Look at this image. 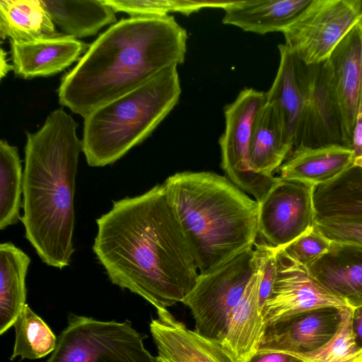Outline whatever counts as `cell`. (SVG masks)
<instances>
[{"label":"cell","mask_w":362,"mask_h":362,"mask_svg":"<svg viewBox=\"0 0 362 362\" xmlns=\"http://www.w3.org/2000/svg\"><path fill=\"white\" fill-rule=\"evenodd\" d=\"M96 223L93 250L112 284L157 310L192 291L199 269L163 184L114 201Z\"/></svg>","instance_id":"cell-1"},{"label":"cell","mask_w":362,"mask_h":362,"mask_svg":"<svg viewBox=\"0 0 362 362\" xmlns=\"http://www.w3.org/2000/svg\"><path fill=\"white\" fill-rule=\"evenodd\" d=\"M187 33L170 15L122 18L62 78L59 103L83 117L185 61Z\"/></svg>","instance_id":"cell-2"},{"label":"cell","mask_w":362,"mask_h":362,"mask_svg":"<svg viewBox=\"0 0 362 362\" xmlns=\"http://www.w3.org/2000/svg\"><path fill=\"white\" fill-rule=\"evenodd\" d=\"M78 124L59 108L35 132H26L21 218L42 262L59 269L74 252V194L82 141Z\"/></svg>","instance_id":"cell-3"},{"label":"cell","mask_w":362,"mask_h":362,"mask_svg":"<svg viewBox=\"0 0 362 362\" xmlns=\"http://www.w3.org/2000/svg\"><path fill=\"white\" fill-rule=\"evenodd\" d=\"M199 274L255 246L258 203L225 176L177 173L163 183Z\"/></svg>","instance_id":"cell-4"},{"label":"cell","mask_w":362,"mask_h":362,"mask_svg":"<svg viewBox=\"0 0 362 362\" xmlns=\"http://www.w3.org/2000/svg\"><path fill=\"white\" fill-rule=\"evenodd\" d=\"M177 66L168 67L132 90L86 115L82 152L90 167L115 163L146 139L177 103Z\"/></svg>","instance_id":"cell-5"},{"label":"cell","mask_w":362,"mask_h":362,"mask_svg":"<svg viewBox=\"0 0 362 362\" xmlns=\"http://www.w3.org/2000/svg\"><path fill=\"white\" fill-rule=\"evenodd\" d=\"M147 337L128 320L101 321L71 315L45 362H158L144 346Z\"/></svg>","instance_id":"cell-6"},{"label":"cell","mask_w":362,"mask_h":362,"mask_svg":"<svg viewBox=\"0 0 362 362\" xmlns=\"http://www.w3.org/2000/svg\"><path fill=\"white\" fill-rule=\"evenodd\" d=\"M259 267V257L254 246L213 272L199 275L182 302L191 311L197 333L220 342L233 310Z\"/></svg>","instance_id":"cell-7"},{"label":"cell","mask_w":362,"mask_h":362,"mask_svg":"<svg viewBox=\"0 0 362 362\" xmlns=\"http://www.w3.org/2000/svg\"><path fill=\"white\" fill-rule=\"evenodd\" d=\"M361 19V0H312L282 31L284 45L305 64H319Z\"/></svg>","instance_id":"cell-8"},{"label":"cell","mask_w":362,"mask_h":362,"mask_svg":"<svg viewBox=\"0 0 362 362\" xmlns=\"http://www.w3.org/2000/svg\"><path fill=\"white\" fill-rule=\"evenodd\" d=\"M267 102V94L245 88L224 108L225 130L219 139L222 169L228 178L260 202L279 177L267 176L252 170L250 144L255 117Z\"/></svg>","instance_id":"cell-9"},{"label":"cell","mask_w":362,"mask_h":362,"mask_svg":"<svg viewBox=\"0 0 362 362\" xmlns=\"http://www.w3.org/2000/svg\"><path fill=\"white\" fill-rule=\"evenodd\" d=\"M314 185L279 180L258 203V237L262 243L279 250L315 225Z\"/></svg>","instance_id":"cell-10"},{"label":"cell","mask_w":362,"mask_h":362,"mask_svg":"<svg viewBox=\"0 0 362 362\" xmlns=\"http://www.w3.org/2000/svg\"><path fill=\"white\" fill-rule=\"evenodd\" d=\"M276 259L274 283L262 310L267 327L316 308L347 307L323 288L306 267L291 259L282 249L276 250Z\"/></svg>","instance_id":"cell-11"},{"label":"cell","mask_w":362,"mask_h":362,"mask_svg":"<svg viewBox=\"0 0 362 362\" xmlns=\"http://www.w3.org/2000/svg\"><path fill=\"white\" fill-rule=\"evenodd\" d=\"M344 308H316L267 326L258 351L296 355L320 349L339 329Z\"/></svg>","instance_id":"cell-12"},{"label":"cell","mask_w":362,"mask_h":362,"mask_svg":"<svg viewBox=\"0 0 362 362\" xmlns=\"http://www.w3.org/2000/svg\"><path fill=\"white\" fill-rule=\"evenodd\" d=\"M334 145L351 148L325 62L312 65L309 95L299 139L293 151L299 148Z\"/></svg>","instance_id":"cell-13"},{"label":"cell","mask_w":362,"mask_h":362,"mask_svg":"<svg viewBox=\"0 0 362 362\" xmlns=\"http://www.w3.org/2000/svg\"><path fill=\"white\" fill-rule=\"evenodd\" d=\"M280 61L267 101L276 110L286 140L295 148L310 91L312 65L299 59L284 44L278 46Z\"/></svg>","instance_id":"cell-14"},{"label":"cell","mask_w":362,"mask_h":362,"mask_svg":"<svg viewBox=\"0 0 362 362\" xmlns=\"http://www.w3.org/2000/svg\"><path fill=\"white\" fill-rule=\"evenodd\" d=\"M150 331L158 362H234L218 341L189 329L168 309L157 310Z\"/></svg>","instance_id":"cell-15"},{"label":"cell","mask_w":362,"mask_h":362,"mask_svg":"<svg viewBox=\"0 0 362 362\" xmlns=\"http://www.w3.org/2000/svg\"><path fill=\"white\" fill-rule=\"evenodd\" d=\"M357 23L326 61L329 80L350 143L362 90V24Z\"/></svg>","instance_id":"cell-16"},{"label":"cell","mask_w":362,"mask_h":362,"mask_svg":"<svg viewBox=\"0 0 362 362\" xmlns=\"http://www.w3.org/2000/svg\"><path fill=\"white\" fill-rule=\"evenodd\" d=\"M306 267L347 306L362 305V243L332 241L327 252Z\"/></svg>","instance_id":"cell-17"},{"label":"cell","mask_w":362,"mask_h":362,"mask_svg":"<svg viewBox=\"0 0 362 362\" xmlns=\"http://www.w3.org/2000/svg\"><path fill=\"white\" fill-rule=\"evenodd\" d=\"M89 46L65 35L31 42L11 41L13 71L23 78L53 75L78 61Z\"/></svg>","instance_id":"cell-18"},{"label":"cell","mask_w":362,"mask_h":362,"mask_svg":"<svg viewBox=\"0 0 362 362\" xmlns=\"http://www.w3.org/2000/svg\"><path fill=\"white\" fill-rule=\"evenodd\" d=\"M260 278L259 267L233 310L219 342L234 362H247L257 354L267 329L259 308Z\"/></svg>","instance_id":"cell-19"},{"label":"cell","mask_w":362,"mask_h":362,"mask_svg":"<svg viewBox=\"0 0 362 362\" xmlns=\"http://www.w3.org/2000/svg\"><path fill=\"white\" fill-rule=\"evenodd\" d=\"M312 0H235L226 7L222 22L244 31L264 35L281 32Z\"/></svg>","instance_id":"cell-20"},{"label":"cell","mask_w":362,"mask_h":362,"mask_svg":"<svg viewBox=\"0 0 362 362\" xmlns=\"http://www.w3.org/2000/svg\"><path fill=\"white\" fill-rule=\"evenodd\" d=\"M354 161L352 150L342 146L299 148L278 169L279 177L316 186L334 179Z\"/></svg>","instance_id":"cell-21"},{"label":"cell","mask_w":362,"mask_h":362,"mask_svg":"<svg viewBox=\"0 0 362 362\" xmlns=\"http://www.w3.org/2000/svg\"><path fill=\"white\" fill-rule=\"evenodd\" d=\"M315 220L362 218V160L354 163L334 179L314 187Z\"/></svg>","instance_id":"cell-22"},{"label":"cell","mask_w":362,"mask_h":362,"mask_svg":"<svg viewBox=\"0 0 362 362\" xmlns=\"http://www.w3.org/2000/svg\"><path fill=\"white\" fill-rule=\"evenodd\" d=\"M292 152L284 134L280 117L269 102L258 112L254 121L250 144V163L257 173L274 176Z\"/></svg>","instance_id":"cell-23"},{"label":"cell","mask_w":362,"mask_h":362,"mask_svg":"<svg viewBox=\"0 0 362 362\" xmlns=\"http://www.w3.org/2000/svg\"><path fill=\"white\" fill-rule=\"evenodd\" d=\"M42 0H0V36L24 42L59 37Z\"/></svg>","instance_id":"cell-24"},{"label":"cell","mask_w":362,"mask_h":362,"mask_svg":"<svg viewBox=\"0 0 362 362\" xmlns=\"http://www.w3.org/2000/svg\"><path fill=\"white\" fill-rule=\"evenodd\" d=\"M30 258L10 242L0 245V334L14 325L25 307Z\"/></svg>","instance_id":"cell-25"},{"label":"cell","mask_w":362,"mask_h":362,"mask_svg":"<svg viewBox=\"0 0 362 362\" xmlns=\"http://www.w3.org/2000/svg\"><path fill=\"white\" fill-rule=\"evenodd\" d=\"M53 23L74 38L95 35L116 23L115 11L104 0H42Z\"/></svg>","instance_id":"cell-26"},{"label":"cell","mask_w":362,"mask_h":362,"mask_svg":"<svg viewBox=\"0 0 362 362\" xmlns=\"http://www.w3.org/2000/svg\"><path fill=\"white\" fill-rule=\"evenodd\" d=\"M23 172L18 148L0 141V230L21 220Z\"/></svg>","instance_id":"cell-27"},{"label":"cell","mask_w":362,"mask_h":362,"mask_svg":"<svg viewBox=\"0 0 362 362\" xmlns=\"http://www.w3.org/2000/svg\"><path fill=\"white\" fill-rule=\"evenodd\" d=\"M15 343L11 360L41 358L52 353L56 348L57 337L47 323L28 305H25L16 320Z\"/></svg>","instance_id":"cell-28"},{"label":"cell","mask_w":362,"mask_h":362,"mask_svg":"<svg viewBox=\"0 0 362 362\" xmlns=\"http://www.w3.org/2000/svg\"><path fill=\"white\" fill-rule=\"evenodd\" d=\"M351 315L352 308H344L339 329L322 347L313 352L292 356L304 362H362V349L355 340Z\"/></svg>","instance_id":"cell-29"},{"label":"cell","mask_w":362,"mask_h":362,"mask_svg":"<svg viewBox=\"0 0 362 362\" xmlns=\"http://www.w3.org/2000/svg\"><path fill=\"white\" fill-rule=\"evenodd\" d=\"M115 12H124L131 17L168 15L177 12L185 15L208 7L206 1L192 0H104Z\"/></svg>","instance_id":"cell-30"},{"label":"cell","mask_w":362,"mask_h":362,"mask_svg":"<svg viewBox=\"0 0 362 362\" xmlns=\"http://www.w3.org/2000/svg\"><path fill=\"white\" fill-rule=\"evenodd\" d=\"M331 242L315 225L312 229L281 249L291 259L308 267L327 252Z\"/></svg>","instance_id":"cell-31"},{"label":"cell","mask_w":362,"mask_h":362,"mask_svg":"<svg viewBox=\"0 0 362 362\" xmlns=\"http://www.w3.org/2000/svg\"><path fill=\"white\" fill-rule=\"evenodd\" d=\"M315 226L331 241L362 243V218L316 219Z\"/></svg>","instance_id":"cell-32"},{"label":"cell","mask_w":362,"mask_h":362,"mask_svg":"<svg viewBox=\"0 0 362 362\" xmlns=\"http://www.w3.org/2000/svg\"><path fill=\"white\" fill-rule=\"evenodd\" d=\"M351 149L355 160L362 158V90L351 136Z\"/></svg>","instance_id":"cell-33"},{"label":"cell","mask_w":362,"mask_h":362,"mask_svg":"<svg viewBox=\"0 0 362 362\" xmlns=\"http://www.w3.org/2000/svg\"><path fill=\"white\" fill-rule=\"evenodd\" d=\"M292 355L276 351H258L247 362H299Z\"/></svg>","instance_id":"cell-34"},{"label":"cell","mask_w":362,"mask_h":362,"mask_svg":"<svg viewBox=\"0 0 362 362\" xmlns=\"http://www.w3.org/2000/svg\"><path fill=\"white\" fill-rule=\"evenodd\" d=\"M351 325L356 342L362 349V305L352 308Z\"/></svg>","instance_id":"cell-35"},{"label":"cell","mask_w":362,"mask_h":362,"mask_svg":"<svg viewBox=\"0 0 362 362\" xmlns=\"http://www.w3.org/2000/svg\"><path fill=\"white\" fill-rule=\"evenodd\" d=\"M0 78L2 79L9 71L11 69L13 70V65H11L8 63L6 59V53L1 48L0 51Z\"/></svg>","instance_id":"cell-36"},{"label":"cell","mask_w":362,"mask_h":362,"mask_svg":"<svg viewBox=\"0 0 362 362\" xmlns=\"http://www.w3.org/2000/svg\"><path fill=\"white\" fill-rule=\"evenodd\" d=\"M361 11L362 12V0H361Z\"/></svg>","instance_id":"cell-37"},{"label":"cell","mask_w":362,"mask_h":362,"mask_svg":"<svg viewBox=\"0 0 362 362\" xmlns=\"http://www.w3.org/2000/svg\"><path fill=\"white\" fill-rule=\"evenodd\" d=\"M361 24H362V19H361Z\"/></svg>","instance_id":"cell-38"},{"label":"cell","mask_w":362,"mask_h":362,"mask_svg":"<svg viewBox=\"0 0 362 362\" xmlns=\"http://www.w3.org/2000/svg\"><path fill=\"white\" fill-rule=\"evenodd\" d=\"M299 362H304V361H299Z\"/></svg>","instance_id":"cell-39"}]
</instances>
